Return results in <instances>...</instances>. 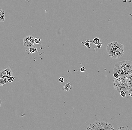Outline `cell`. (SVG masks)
<instances>
[{"mask_svg":"<svg viewBox=\"0 0 132 130\" xmlns=\"http://www.w3.org/2000/svg\"><path fill=\"white\" fill-rule=\"evenodd\" d=\"M128 93L130 97H132V88L130 89L128 92Z\"/></svg>","mask_w":132,"mask_h":130,"instance_id":"19","label":"cell"},{"mask_svg":"<svg viewBox=\"0 0 132 130\" xmlns=\"http://www.w3.org/2000/svg\"><path fill=\"white\" fill-rule=\"evenodd\" d=\"M126 92L124 91H121L120 92V96L123 98H125L126 97Z\"/></svg>","mask_w":132,"mask_h":130,"instance_id":"16","label":"cell"},{"mask_svg":"<svg viewBox=\"0 0 132 130\" xmlns=\"http://www.w3.org/2000/svg\"><path fill=\"white\" fill-rule=\"evenodd\" d=\"M111 124L104 121H96L92 123L87 128L86 130H114Z\"/></svg>","mask_w":132,"mask_h":130,"instance_id":"4","label":"cell"},{"mask_svg":"<svg viewBox=\"0 0 132 130\" xmlns=\"http://www.w3.org/2000/svg\"><path fill=\"white\" fill-rule=\"evenodd\" d=\"M8 80L7 78L0 76V85L4 86V85L8 82Z\"/></svg>","mask_w":132,"mask_h":130,"instance_id":"8","label":"cell"},{"mask_svg":"<svg viewBox=\"0 0 132 130\" xmlns=\"http://www.w3.org/2000/svg\"><path fill=\"white\" fill-rule=\"evenodd\" d=\"M113 72L118 73L120 76L127 78L132 74V62L125 60L116 63L114 65Z\"/></svg>","mask_w":132,"mask_h":130,"instance_id":"2","label":"cell"},{"mask_svg":"<svg viewBox=\"0 0 132 130\" xmlns=\"http://www.w3.org/2000/svg\"><path fill=\"white\" fill-rule=\"evenodd\" d=\"M13 72L11 70L10 66H8L6 69L2 70L0 72V76L8 79L10 76L13 75Z\"/></svg>","mask_w":132,"mask_h":130,"instance_id":"6","label":"cell"},{"mask_svg":"<svg viewBox=\"0 0 132 130\" xmlns=\"http://www.w3.org/2000/svg\"><path fill=\"white\" fill-rule=\"evenodd\" d=\"M34 38L31 35H29L23 39V44L26 47H32L35 45Z\"/></svg>","mask_w":132,"mask_h":130,"instance_id":"5","label":"cell"},{"mask_svg":"<svg viewBox=\"0 0 132 130\" xmlns=\"http://www.w3.org/2000/svg\"><path fill=\"white\" fill-rule=\"evenodd\" d=\"M41 39L39 38H37L35 39L34 41L35 44H39L41 41Z\"/></svg>","mask_w":132,"mask_h":130,"instance_id":"15","label":"cell"},{"mask_svg":"<svg viewBox=\"0 0 132 130\" xmlns=\"http://www.w3.org/2000/svg\"><path fill=\"white\" fill-rule=\"evenodd\" d=\"M123 2H131L132 0H122Z\"/></svg>","mask_w":132,"mask_h":130,"instance_id":"23","label":"cell"},{"mask_svg":"<svg viewBox=\"0 0 132 130\" xmlns=\"http://www.w3.org/2000/svg\"><path fill=\"white\" fill-rule=\"evenodd\" d=\"M107 51L109 56L113 59L120 58L124 55V46L119 42L113 41L107 45Z\"/></svg>","mask_w":132,"mask_h":130,"instance_id":"1","label":"cell"},{"mask_svg":"<svg viewBox=\"0 0 132 130\" xmlns=\"http://www.w3.org/2000/svg\"><path fill=\"white\" fill-rule=\"evenodd\" d=\"M113 76L114 78L118 79L119 78L120 75L118 73H117V72H114Z\"/></svg>","mask_w":132,"mask_h":130,"instance_id":"17","label":"cell"},{"mask_svg":"<svg viewBox=\"0 0 132 130\" xmlns=\"http://www.w3.org/2000/svg\"><path fill=\"white\" fill-rule=\"evenodd\" d=\"M86 67H84V66H82V67H81V68L80 69V71L81 72H84L86 71Z\"/></svg>","mask_w":132,"mask_h":130,"instance_id":"21","label":"cell"},{"mask_svg":"<svg viewBox=\"0 0 132 130\" xmlns=\"http://www.w3.org/2000/svg\"><path fill=\"white\" fill-rule=\"evenodd\" d=\"M100 42V39L99 38L96 37L93 39V43L95 45H98Z\"/></svg>","mask_w":132,"mask_h":130,"instance_id":"12","label":"cell"},{"mask_svg":"<svg viewBox=\"0 0 132 130\" xmlns=\"http://www.w3.org/2000/svg\"><path fill=\"white\" fill-rule=\"evenodd\" d=\"M91 41H90L89 40H87L86 41L85 43H83V42H81L82 44H84L87 48L90 49L91 47H90V43L92 42Z\"/></svg>","mask_w":132,"mask_h":130,"instance_id":"11","label":"cell"},{"mask_svg":"<svg viewBox=\"0 0 132 130\" xmlns=\"http://www.w3.org/2000/svg\"><path fill=\"white\" fill-rule=\"evenodd\" d=\"M103 46V44H102V42H100L99 44H98V45H96V46H97V47L98 48H101V47Z\"/></svg>","mask_w":132,"mask_h":130,"instance_id":"20","label":"cell"},{"mask_svg":"<svg viewBox=\"0 0 132 130\" xmlns=\"http://www.w3.org/2000/svg\"><path fill=\"white\" fill-rule=\"evenodd\" d=\"M59 82H61V83H63V82H64V81H65L64 77H63V76L60 77V78H59Z\"/></svg>","mask_w":132,"mask_h":130,"instance_id":"18","label":"cell"},{"mask_svg":"<svg viewBox=\"0 0 132 130\" xmlns=\"http://www.w3.org/2000/svg\"><path fill=\"white\" fill-rule=\"evenodd\" d=\"M37 49L36 48H34L32 47H30V48L29 51L30 53L33 54V53H35L37 51Z\"/></svg>","mask_w":132,"mask_h":130,"instance_id":"13","label":"cell"},{"mask_svg":"<svg viewBox=\"0 0 132 130\" xmlns=\"http://www.w3.org/2000/svg\"><path fill=\"white\" fill-rule=\"evenodd\" d=\"M5 19V11L4 10L0 9V21L1 22H4Z\"/></svg>","mask_w":132,"mask_h":130,"instance_id":"9","label":"cell"},{"mask_svg":"<svg viewBox=\"0 0 132 130\" xmlns=\"http://www.w3.org/2000/svg\"><path fill=\"white\" fill-rule=\"evenodd\" d=\"M127 81L130 88H132V74L129 75L127 78Z\"/></svg>","mask_w":132,"mask_h":130,"instance_id":"10","label":"cell"},{"mask_svg":"<svg viewBox=\"0 0 132 130\" xmlns=\"http://www.w3.org/2000/svg\"><path fill=\"white\" fill-rule=\"evenodd\" d=\"M118 130H121V129L129 130V129H128V128H126V127H119V128H118Z\"/></svg>","mask_w":132,"mask_h":130,"instance_id":"22","label":"cell"},{"mask_svg":"<svg viewBox=\"0 0 132 130\" xmlns=\"http://www.w3.org/2000/svg\"><path fill=\"white\" fill-rule=\"evenodd\" d=\"M15 76H13V75L10 76L8 78V82H9V83H11V82H13L14 80L15 79Z\"/></svg>","mask_w":132,"mask_h":130,"instance_id":"14","label":"cell"},{"mask_svg":"<svg viewBox=\"0 0 132 130\" xmlns=\"http://www.w3.org/2000/svg\"><path fill=\"white\" fill-rule=\"evenodd\" d=\"M113 85L114 89L119 93L121 91L128 92L130 89L127 78L123 76H120L118 79L114 78L113 80Z\"/></svg>","mask_w":132,"mask_h":130,"instance_id":"3","label":"cell"},{"mask_svg":"<svg viewBox=\"0 0 132 130\" xmlns=\"http://www.w3.org/2000/svg\"><path fill=\"white\" fill-rule=\"evenodd\" d=\"M72 87H73V85L71 83H68L63 87L62 89L65 92H70V90L72 89Z\"/></svg>","mask_w":132,"mask_h":130,"instance_id":"7","label":"cell"}]
</instances>
